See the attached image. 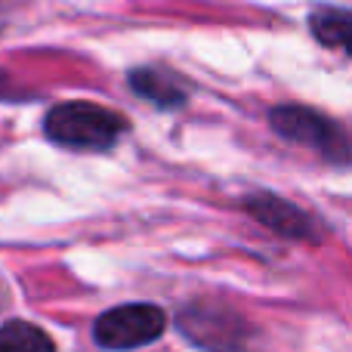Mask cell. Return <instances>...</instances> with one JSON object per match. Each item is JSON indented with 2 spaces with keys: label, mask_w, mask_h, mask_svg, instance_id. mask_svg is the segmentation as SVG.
<instances>
[{
  "label": "cell",
  "mask_w": 352,
  "mask_h": 352,
  "mask_svg": "<svg viewBox=\"0 0 352 352\" xmlns=\"http://www.w3.org/2000/svg\"><path fill=\"white\" fill-rule=\"evenodd\" d=\"M25 96H28V93L16 84V78H12V74H6V72H0V99L16 102V99H25Z\"/></svg>",
  "instance_id": "9"
},
{
  "label": "cell",
  "mask_w": 352,
  "mask_h": 352,
  "mask_svg": "<svg viewBox=\"0 0 352 352\" xmlns=\"http://www.w3.org/2000/svg\"><path fill=\"white\" fill-rule=\"evenodd\" d=\"M0 352H56L53 337L22 318L0 324Z\"/></svg>",
  "instance_id": "8"
},
{
  "label": "cell",
  "mask_w": 352,
  "mask_h": 352,
  "mask_svg": "<svg viewBox=\"0 0 352 352\" xmlns=\"http://www.w3.org/2000/svg\"><path fill=\"white\" fill-rule=\"evenodd\" d=\"M269 124L287 142L312 148L316 155L328 158L331 164H349V136L334 118L322 115L316 109H306V105H278V109L269 111Z\"/></svg>",
  "instance_id": "2"
},
{
  "label": "cell",
  "mask_w": 352,
  "mask_h": 352,
  "mask_svg": "<svg viewBox=\"0 0 352 352\" xmlns=\"http://www.w3.org/2000/svg\"><path fill=\"white\" fill-rule=\"evenodd\" d=\"M167 328V316L155 303H127L102 312L93 324L96 346L109 352H130L155 343Z\"/></svg>",
  "instance_id": "3"
},
{
  "label": "cell",
  "mask_w": 352,
  "mask_h": 352,
  "mask_svg": "<svg viewBox=\"0 0 352 352\" xmlns=\"http://www.w3.org/2000/svg\"><path fill=\"white\" fill-rule=\"evenodd\" d=\"M309 28L316 34L318 43L331 50H349V28H352V16L346 6H318L309 16Z\"/></svg>",
  "instance_id": "7"
},
{
  "label": "cell",
  "mask_w": 352,
  "mask_h": 352,
  "mask_svg": "<svg viewBox=\"0 0 352 352\" xmlns=\"http://www.w3.org/2000/svg\"><path fill=\"white\" fill-rule=\"evenodd\" d=\"M43 130L50 140L65 148L105 152L127 133V121L118 111L96 102H62L47 111Z\"/></svg>",
  "instance_id": "1"
},
{
  "label": "cell",
  "mask_w": 352,
  "mask_h": 352,
  "mask_svg": "<svg viewBox=\"0 0 352 352\" xmlns=\"http://www.w3.org/2000/svg\"><path fill=\"white\" fill-rule=\"evenodd\" d=\"M186 337L201 346V352H250V328L232 309L219 306H188L179 318Z\"/></svg>",
  "instance_id": "4"
},
{
  "label": "cell",
  "mask_w": 352,
  "mask_h": 352,
  "mask_svg": "<svg viewBox=\"0 0 352 352\" xmlns=\"http://www.w3.org/2000/svg\"><path fill=\"white\" fill-rule=\"evenodd\" d=\"M127 80L136 96H142L146 102L158 105V109H179V105H186L188 90H192L179 74L167 72V68H158V65L133 68V72L127 74Z\"/></svg>",
  "instance_id": "6"
},
{
  "label": "cell",
  "mask_w": 352,
  "mask_h": 352,
  "mask_svg": "<svg viewBox=\"0 0 352 352\" xmlns=\"http://www.w3.org/2000/svg\"><path fill=\"white\" fill-rule=\"evenodd\" d=\"M244 210L256 219L260 226H266L269 232L291 241H322V226L312 213H306L303 207H297L294 201L278 198L272 192H254L244 198Z\"/></svg>",
  "instance_id": "5"
}]
</instances>
